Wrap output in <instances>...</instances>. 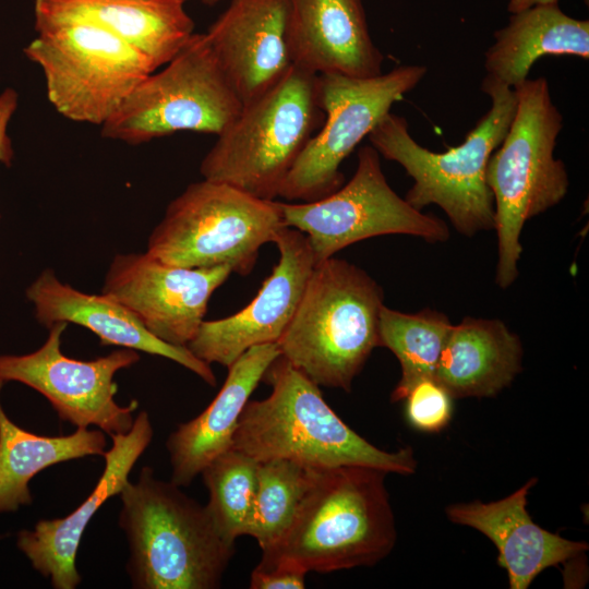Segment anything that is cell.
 <instances>
[{"mask_svg": "<svg viewBox=\"0 0 589 589\" xmlns=\"http://www.w3.org/2000/svg\"><path fill=\"white\" fill-rule=\"evenodd\" d=\"M171 481L141 469L120 492L119 526L130 550L127 573L135 589H216L235 554L206 505Z\"/></svg>", "mask_w": 589, "mask_h": 589, "instance_id": "3957f363", "label": "cell"}, {"mask_svg": "<svg viewBox=\"0 0 589 589\" xmlns=\"http://www.w3.org/2000/svg\"><path fill=\"white\" fill-rule=\"evenodd\" d=\"M514 89L515 115L485 175L494 201L495 283L502 289L518 277L525 224L561 203L569 188L565 164L554 157L563 117L546 79H527Z\"/></svg>", "mask_w": 589, "mask_h": 589, "instance_id": "5b68a950", "label": "cell"}, {"mask_svg": "<svg viewBox=\"0 0 589 589\" xmlns=\"http://www.w3.org/2000/svg\"><path fill=\"white\" fill-rule=\"evenodd\" d=\"M322 113L318 75L293 64L217 135L200 166L203 179L274 201Z\"/></svg>", "mask_w": 589, "mask_h": 589, "instance_id": "52a82bcc", "label": "cell"}, {"mask_svg": "<svg viewBox=\"0 0 589 589\" xmlns=\"http://www.w3.org/2000/svg\"><path fill=\"white\" fill-rule=\"evenodd\" d=\"M490 109L464 142L443 153L420 145L401 116L386 113L371 130V145L386 159L399 164L413 179L405 200L416 209L435 204L462 236L494 228V201L486 183L491 154L504 140L516 110L514 88L482 80Z\"/></svg>", "mask_w": 589, "mask_h": 589, "instance_id": "277c9868", "label": "cell"}, {"mask_svg": "<svg viewBox=\"0 0 589 589\" xmlns=\"http://www.w3.org/2000/svg\"><path fill=\"white\" fill-rule=\"evenodd\" d=\"M405 400L407 423L424 433H437L450 422L454 398L434 377L418 381Z\"/></svg>", "mask_w": 589, "mask_h": 589, "instance_id": "f1b7e54d", "label": "cell"}, {"mask_svg": "<svg viewBox=\"0 0 589 589\" xmlns=\"http://www.w3.org/2000/svg\"><path fill=\"white\" fill-rule=\"evenodd\" d=\"M306 573L287 566L262 568L256 566L251 573V589H303Z\"/></svg>", "mask_w": 589, "mask_h": 589, "instance_id": "f546056e", "label": "cell"}, {"mask_svg": "<svg viewBox=\"0 0 589 589\" xmlns=\"http://www.w3.org/2000/svg\"><path fill=\"white\" fill-rule=\"evenodd\" d=\"M285 227L276 200L203 179L170 202L149 236L147 253L173 266L228 265L245 276L254 268L260 249L274 242Z\"/></svg>", "mask_w": 589, "mask_h": 589, "instance_id": "9c48e42d", "label": "cell"}, {"mask_svg": "<svg viewBox=\"0 0 589 589\" xmlns=\"http://www.w3.org/2000/svg\"><path fill=\"white\" fill-rule=\"evenodd\" d=\"M279 260L255 298L241 311L203 321L187 348L199 359L230 366L253 346L277 342L290 323L315 260L301 231L285 227L274 240Z\"/></svg>", "mask_w": 589, "mask_h": 589, "instance_id": "9a60e30c", "label": "cell"}, {"mask_svg": "<svg viewBox=\"0 0 589 589\" xmlns=\"http://www.w3.org/2000/svg\"><path fill=\"white\" fill-rule=\"evenodd\" d=\"M558 0H509L507 11L516 13L538 4H556Z\"/></svg>", "mask_w": 589, "mask_h": 589, "instance_id": "1f68e13d", "label": "cell"}, {"mask_svg": "<svg viewBox=\"0 0 589 589\" xmlns=\"http://www.w3.org/2000/svg\"><path fill=\"white\" fill-rule=\"evenodd\" d=\"M203 3L207 4V5H213V4H216L217 2L221 1V0H201Z\"/></svg>", "mask_w": 589, "mask_h": 589, "instance_id": "d6a6232c", "label": "cell"}, {"mask_svg": "<svg viewBox=\"0 0 589 589\" xmlns=\"http://www.w3.org/2000/svg\"><path fill=\"white\" fill-rule=\"evenodd\" d=\"M26 297L35 306L37 321L48 328L57 322L81 325L96 334L103 346H119L167 358L208 385H216L211 364L187 347L154 336L128 308L108 294L82 292L61 283L53 271L47 268L28 286Z\"/></svg>", "mask_w": 589, "mask_h": 589, "instance_id": "ffe728a7", "label": "cell"}, {"mask_svg": "<svg viewBox=\"0 0 589 589\" xmlns=\"http://www.w3.org/2000/svg\"><path fill=\"white\" fill-rule=\"evenodd\" d=\"M35 29L24 53L41 69L49 103L71 121L101 127L156 71L143 53L92 21L35 12Z\"/></svg>", "mask_w": 589, "mask_h": 589, "instance_id": "ba28073f", "label": "cell"}, {"mask_svg": "<svg viewBox=\"0 0 589 589\" xmlns=\"http://www.w3.org/2000/svg\"><path fill=\"white\" fill-rule=\"evenodd\" d=\"M308 467L286 459L257 461L256 485L247 536L262 551L289 527L301 500Z\"/></svg>", "mask_w": 589, "mask_h": 589, "instance_id": "83f0119b", "label": "cell"}, {"mask_svg": "<svg viewBox=\"0 0 589 589\" xmlns=\"http://www.w3.org/2000/svg\"><path fill=\"white\" fill-rule=\"evenodd\" d=\"M279 356L277 342L248 349L227 368L226 381L207 408L194 419L179 424L169 435L166 447L171 482L188 486L214 458L231 447L233 433L250 396Z\"/></svg>", "mask_w": 589, "mask_h": 589, "instance_id": "44dd1931", "label": "cell"}, {"mask_svg": "<svg viewBox=\"0 0 589 589\" xmlns=\"http://www.w3.org/2000/svg\"><path fill=\"white\" fill-rule=\"evenodd\" d=\"M425 73L424 65L407 64L362 79L318 75V103L325 121L293 164L278 197L312 202L338 190L344 183L342 161Z\"/></svg>", "mask_w": 589, "mask_h": 589, "instance_id": "8fae6325", "label": "cell"}, {"mask_svg": "<svg viewBox=\"0 0 589 589\" xmlns=\"http://www.w3.org/2000/svg\"><path fill=\"white\" fill-rule=\"evenodd\" d=\"M452 325L447 315L436 310L405 313L383 305L380 347L395 354L401 371L390 394L392 402L404 400L418 381L434 377Z\"/></svg>", "mask_w": 589, "mask_h": 589, "instance_id": "484cf974", "label": "cell"}, {"mask_svg": "<svg viewBox=\"0 0 589 589\" xmlns=\"http://www.w3.org/2000/svg\"><path fill=\"white\" fill-rule=\"evenodd\" d=\"M293 64L316 75L371 77L382 73L362 0H288Z\"/></svg>", "mask_w": 589, "mask_h": 589, "instance_id": "d6986e66", "label": "cell"}, {"mask_svg": "<svg viewBox=\"0 0 589 589\" xmlns=\"http://www.w3.org/2000/svg\"><path fill=\"white\" fill-rule=\"evenodd\" d=\"M386 474L364 466L308 467L289 527L256 566L325 574L376 565L397 540Z\"/></svg>", "mask_w": 589, "mask_h": 589, "instance_id": "6da1fadb", "label": "cell"}, {"mask_svg": "<svg viewBox=\"0 0 589 589\" xmlns=\"http://www.w3.org/2000/svg\"><path fill=\"white\" fill-rule=\"evenodd\" d=\"M205 34L243 106L293 67L288 0H231Z\"/></svg>", "mask_w": 589, "mask_h": 589, "instance_id": "2e32d148", "label": "cell"}, {"mask_svg": "<svg viewBox=\"0 0 589 589\" xmlns=\"http://www.w3.org/2000/svg\"><path fill=\"white\" fill-rule=\"evenodd\" d=\"M153 434L148 413L139 412L127 433L110 436L112 444L104 454L103 474L84 502L63 518L39 520L33 530L17 533L19 549L55 589H75L80 585L82 578L75 561L82 536L101 505L119 495L129 482V474Z\"/></svg>", "mask_w": 589, "mask_h": 589, "instance_id": "e0dca14e", "label": "cell"}, {"mask_svg": "<svg viewBox=\"0 0 589 589\" xmlns=\"http://www.w3.org/2000/svg\"><path fill=\"white\" fill-rule=\"evenodd\" d=\"M159 72L146 76L101 125V135L131 145L179 131L221 133L242 103L206 34L194 33Z\"/></svg>", "mask_w": 589, "mask_h": 589, "instance_id": "30bf717a", "label": "cell"}, {"mask_svg": "<svg viewBox=\"0 0 589 589\" xmlns=\"http://www.w3.org/2000/svg\"><path fill=\"white\" fill-rule=\"evenodd\" d=\"M485 52L483 80L516 88L534 62L545 56L589 58V22L564 13L558 3L538 4L513 13L494 33Z\"/></svg>", "mask_w": 589, "mask_h": 589, "instance_id": "cb8c5ba5", "label": "cell"}, {"mask_svg": "<svg viewBox=\"0 0 589 589\" xmlns=\"http://www.w3.org/2000/svg\"><path fill=\"white\" fill-rule=\"evenodd\" d=\"M538 479L498 501L457 503L445 508L447 518L456 525L473 528L495 545L496 563L505 569L510 589H527L539 574L584 554L589 545L543 529L528 510L529 491Z\"/></svg>", "mask_w": 589, "mask_h": 589, "instance_id": "ac0fdd59", "label": "cell"}, {"mask_svg": "<svg viewBox=\"0 0 589 589\" xmlns=\"http://www.w3.org/2000/svg\"><path fill=\"white\" fill-rule=\"evenodd\" d=\"M257 461L229 448L214 458L201 472L208 490L206 507L220 536L235 544L247 536L256 485Z\"/></svg>", "mask_w": 589, "mask_h": 589, "instance_id": "4316f807", "label": "cell"}, {"mask_svg": "<svg viewBox=\"0 0 589 589\" xmlns=\"http://www.w3.org/2000/svg\"><path fill=\"white\" fill-rule=\"evenodd\" d=\"M17 107V93L13 88H5L0 93V163L10 165L13 158L11 139L8 135V125Z\"/></svg>", "mask_w": 589, "mask_h": 589, "instance_id": "4dcf8cb0", "label": "cell"}, {"mask_svg": "<svg viewBox=\"0 0 589 589\" xmlns=\"http://www.w3.org/2000/svg\"><path fill=\"white\" fill-rule=\"evenodd\" d=\"M277 203L285 225L306 236L315 264L377 236L408 235L430 243L449 238L443 219L416 209L390 188L372 145L360 147L352 178L332 194L312 202Z\"/></svg>", "mask_w": 589, "mask_h": 589, "instance_id": "7c38bea8", "label": "cell"}, {"mask_svg": "<svg viewBox=\"0 0 589 589\" xmlns=\"http://www.w3.org/2000/svg\"><path fill=\"white\" fill-rule=\"evenodd\" d=\"M586 2V4H588L589 0H584Z\"/></svg>", "mask_w": 589, "mask_h": 589, "instance_id": "836d02e7", "label": "cell"}, {"mask_svg": "<svg viewBox=\"0 0 589 589\" xmlns=\"http://www.w3.org/2000/svg\"><path fill=\"white\" fill-rule=\"evenodd\" d=\"M262 381L268 397L249 400L231 447L256 461L286 459L310 468L364 466L387 473L412 474L418 461L410 446L383 450L347 425L327 405L320 386L283 356Z\"/></svg>", "mask_w": 589, "mask_h": 589, "instance_id": "7a4b0ae2", "label": "cell"}, {"mask_svg": "<svg viewBox=\"0 0 589 589\" xmlns=\"http://www.w3.org/2000/svg\"><path fill=\"white\" fill-rule=\"evenodd\" d=\"M231 273L228 265L190 268L166 264L147 252L118 254L103 293L128 308L160 340L187 347L213 292Z\"/></svg>", "mask_w": 589, "mask_h": 589, "instance_id": "5bb4252c", "label": "cell"}, {"mask_svg": "<svg viewBox=\"0 0 589 589\" xmlns=\"http://www.w3.org/2000/svg\"><path fill=\"white\" fill-rule=\"evenodd\" d=\"M185 0H35V12L81 17L143 53L155 70L194 34Z\"/></svg>", "mask_w": 589, "mask_h": 589, "instance_id": "603a6c76", "label": "cell"}, {"mask_svg": "<svg viewBox=\"0 0 589 589\" xmlns=\"http://www.w3.org/2000/svg\"><path fill=\"white\" fill-rule=\"evenodd\" d=\"M382 287L334 256L315 264L298 308L277 341L283 356L318 386L351 390L380 347Z\"/></svg>", "mask_w": 589, "mask_h": 589, "instance_id": "8992f818", "label": "cell"}, {"mask_svg": "<svg viewBox=\"0 0 589 589\" xmlns=\"http://www.w3.org/2000/svg\"><path fill=\"white\" fill-rule=\"evenodd\" d=\"M3 382L0 381V392ZM101 430L77 428L69 435L45 436L12 422L0 404V513L32 504L29 481L44 469L106 452Z\"/></svg>", "mask_w": 589, "mask_h": 589, "instance_id": "d4e9b609", "label": "cell"}, {"mask_svg": "<svg viewBox=\"0 0 589 589\" xmlns=\"http://www.w3.org/2000/svg\"><path fill=\"white\" fill-rule=\"evenodd\" d=\"M519 336L498 318L466 316L453 324L434 378L454 399L493 397L522 370Z\"/></svg>", "mask_w": 589, "mask_h": 589, "instance_id": "7402d4cb", "label": "cell"}, {"mask_svg": "<svg viewBox=\"0 0 589 589\" xmlns=\"http://www.w3.org/2000/svg\"><path fill=\"white\" fill-rule=\"evenodd\" d=\"M68 323L49 327L45 344L23 356H0V381L20 382L51 404L59 419L77 428L94 425L111 435L127 433L134 422L137 401L120 406L115 374L140 360L134 349L122 348L93 360H76L61 351V335Z\"/></svg>", "mask_w": 589, "mask_h": 589, "instance_id": "4fadbf2b", "label": "cell"}]
</instances>
